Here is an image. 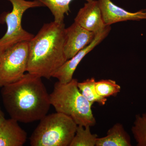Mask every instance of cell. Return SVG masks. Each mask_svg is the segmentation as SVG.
<instances>
[{"label":"cell","instance_id":"30bf717a","mask_svg":"<svg viewBox=\"0 0 146 146\" xmlns=\"http://www.w3.org/2000/svg\"><path fill=\"white\" fill-rule=\"evenodd\" d=\"M105 25L119 22L146 20V9L131 12L116 5L111 0H98Z\"/></svg>","mask_w":146,"mask_h":146},{"label":"cell","instance_id":"e0dca14e","mask_svg":"<svg viewBox=\"0 0 146 146\" xmlns=\"http://www.w3.org/2000/svg\"><path fill=\"white\" fill-rule=\"evenodd\" d=\"M95 88L98 95L106 98L115 96L121 90V86L115 80L111 79H102L96 81Z\"/></svg>","mask_w":146,"mask_h":146},{"label":"cell","instance_id":"4fadbf2b","mask_svg":"<svg viewBox=\"0 0 146 146\" xmlns=\"http://www.w3.org/2000/svg\"><path fill=\"white\" fill-rule=\"evenodd\" d=\"M47 7L54 16V22L64 23L65 15L70 12V5L73 0H38ZM87 2L92 0H85Z\"/></svg>","mask_w":146,"mask_h":146},{"label":"cell","instance_id":"9a60e30c","mask_svg":"<svg viewBox=\"0 0 146 146\" xmlns=\"http://www.w3.org/2000/svg\"><path fill=\"white\" fill-rule=\"evenodd\" d=\"M90 127L78 125L70 146H96L98 136L91 133Z\"/></svg>","mask_w":146,"mask_h":146},{"label":"cell","instance_id":"7a4b0ae2","mask_svg":"<svg viewBox=\"0 0 146 146\" xmlns=\"http://www.w3.org/2000/svg\"><path fill=\"white\" fill-rule=\"evenodd\" d=\"M65 29L64 23L44 24L29 41L28 73L50 79L67 61L64 52Z\"/></svg>","mask_w":146,"mask_h":146},{"label":"cell","instance_id":"6da1fadb","mask_svg":"<svg viewBox=\"0 0 146 146\" xmlns=\"http://www.w3.org/2000/svg\"><path fill=\"white\" fill-rule=\"evenodd\" d=\"M5 108L10 118L18 122L41 120L51 105L42 78L28 73L18 81L1 87Z\"/></svg>","mask_w":146,"mask_h":146},{"label":"cell","instance_id":"2e32d148","mask_svg":"<svg viewBox=\"0 0 146 146\" xmlns=\"http://www.w3.org/2000/svg\"><path fill=\"white\" fill-rule=\"evenodd\" d=\"M131 132L136 145L146 146V112L136 115Z\"/></svg>","mask_w":146,"mask_h":146},{"label":"cell","instance_id":"7c38bea8","mask_svg":"<svg viewBox=\"0 0 146 146\" xmlns=\"http://www.w3.org/2000/svg\"><path fill=\"white\" fill-rule=\"evenodd\" d=\"M129 134L123 125L117 123L108 131L104 137L97 138L96 146H131Z\"/></svg>","mask_w":146,"mask_h":146},{"label":"cell","instance_id":"8fae6325","mask_svg":"<svg viewBox=\"0 0 146 146\" xmlns=\"http://www.w3.org/2000/svg\"><path fill=\"white\" fill-rule=\"evenodd\" d=\"M16 120L5 119L0 125V146H23L27 134Z\"/></svg>","mask_w":146,"mask_h":146},{"label":"cell","instance_id":"8992f818","mask_svg":"<svg viewBox=\"0 0 146 146\" xmlns=\"http://www.w3.org/2000/svg\"><path fill=\"white\" fill-rule=\"evenodd\" d=\"M29 42H19L3 52L0 62V87L21 80L27 70Z\"/></svg>","mask_w":146,"mask_h":146},{"label":"cell","instance_id":"5b68a950","mask_svg":"<svg viewBox=\"0 0 146 146\" xmlns=\"http://www.w3.org/2000/svg\"><path fill=\"white\" fill-rule=\"evenodd\" d=\"M12 4L11 12H5L0 16V22L7 26L5 34L0 39V50L4 51L19 42H29L34 36L23 28L22 19L24 13L29 9L45 7L38 0H7Z\"/></svg>","mask_w":146,"mask_h":146},{"label":"cell","instance_id":"52a82bcc","mask_svg":"<svg viewBox=\"0 0 146 146\" xmlns=\"http://www.w3.org/2000/svg\"><path fill=\"white\" fill-rule=\"evenodd\" d=\"M110 26H107L101 32L97 34L93 41L87 46L79 52L73 57L67 60L54 73L52 77L57 78L62 83H67L72 80L73 75L77 67L82 59L97 46L109 34Z\"/></svg>","mask_w":146,"mask_h":146},{"label":"cell","instance_id":"3957f363","mask_svg":"<svg viewBox=\"0 0 146 146\" xmlns=\"http://www.w3.org/2000/svg\"><path fill=\"white\" fill-rule=\"evenodd\" d=\"M77 79L73 78L67 83L56 82L50 94L51 105L56 112L70 117L77 125L94 126L96 120L92 110L93 104L82 94Z\"/></svg>","mask_w":146,"mask_h":146},{"label":"cell","instance_id":"277c9868","mask_svg":"<svg viewBox=\"0 0 146 146\" xmlns=\"http://www.w3.org/2000/svg\"><path fill=\"white\" fill-rule=\"evenodd\" d=\"M77 125L67 115L56 112L46 115L30 138L31 146H70Z\"/></svg>","mask_w":146,"mask_h":146},{"label":"cell","instance_id":"ba28073f","mask_svg":"<svg viewBox=\"0 0 146 146\" xmlns=\"http://www.w3.org/2000/svg\"><path fill=\"white\" fill-rule=\"evenodd\" d=\"M96 35L74 23L65 29L64 52L67 60L87 46L94 40Z\"/></svg>","mask_w":146,"mask_h":146},{"label":"cell","instance_id":"5bb4252c","mask_svg":"<svg viewBox=\"0 0 146 146\" xmlns=\"http://www.w3.org/2000/svg\"><path fill=\"white\" fill-rule=\"evenodd\" d=\"M96 82V79L92 77L82 82H78V86L83 96L90 103H98L100 105H104L107 98L100 96L97 94L95 88Z\"/></svg>","mask_w":146,"mask_h":146},{"label":"cell","instance_id":"ac0fdd59","mask_svg":"<svg viewBox=\"0 0 146 146\" xmlns=\"http://www.w3.org/2000/svg\"><path fill=\"white\" fill-rule=\"evenodd\" d=\"M5 119L4 113L2 110L0 106V125L3 122Z\"/></svg>","mask_w":146,"mask_h":146},{"label":"cell","instance_id":"d6986e66","mask_svg":"<svg viewBox=\"0 0 146 146\" xmlns=\"http://www.w3.org/2000/svg\"><path fill=\"white\" fill-rule=\"evenodd\" d=\"M3 52L0 50V62H1V56Z\"/></svg>","mask_w":146,"mask_h":146},{"label":"cell","instance_id":"9c48e42d","mask_svg":"<svg viewBox=\"0 0 146 146\" xmlns=\"http://www.w3.org/2000/svg\"><path fill=\"white\" fill-rule=\"evenodd\" d=\"M74 22L96 35L107 26L103 20L98 0H92L85 3L79 10Z\"/></svg>","mask_w":146,"mask_h":146}]
</instances>
